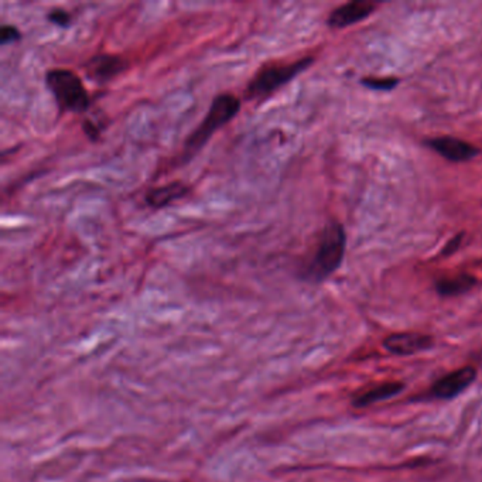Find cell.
Instances as JSON below:
<instances>
[{
    "label": "cell",
    "instance_id": "obj_1",
    "mask_svg": "<svg viewBox=\"0 0 482 482\" xmlns=\"http://www.w3.org/2000/svg\"><path fill=\"white\" fill-rule=\"evenodd\" d=\"M345 231L338 222H330L323 229L315 251L300 269V277L308 283H321L342 263L345 255Z\"/></svg>",
    "mask_w": 482,
    "mask_h": 482
},
{
    "label": "cell",
    "instance_id": "obj_2",
    "mask_svg": "<svg viewBox=\"0 0 482 482\" xmlns=\"http://www.w3.org/2000/svg\"><path fill=\"white\" fill-rule=\"evenodd\" d=\"M241 107V100L234 94L222 92L217 95L212 100L204 119L186 139L184 150L181 155L183 163L190 162L197 153H200L210 142L212 135L224 128L227 123H229L239 114Z\"/></svg>",
    "mask_w": 482,
    "mask_h": 482
},
{
    "label": "cell",
    "instance_id": "obj_3",
    "mask_svg": "<svg viewBox=\"0 0 482 482\" xmlns=\"http://www.w3.org/2000/svg\"><path fill=\"white\" fill-rule=\"evenodd\" d=\"M46 87L60 112L84 114L91 107V97L81 77L70 68H52L46 73Z\"/></svg>",
    "mask_w": 482,
    "mask_h": 482
},
{
    "label": "cell",
    "instance_id": "obj_4",
    "mask_svg": "<svg viewBox=\"0 0 482 482\" xmlns=\"http://www.w3.org/2000/svg\"><path fill=\"white\" fill-rule=\"evenodd\" d=\"M313 61L311 57H306L291 63H269L262 66L248 83L245 98L251 101H263L269 98L299 74L306 71Z\"/></svg>",
    "mask_w": 482,
    "mask_h": 482
},
{
    "label": "cell",
    "instance_id": "obj_5",
    "mask_svg": "<svg viewBox=\"0 0 482 482\" xmlns=\"http://www.w3.org/2000/svg\"><path fill=\"white\" fill-rule=\"evenodd\" d=\"M476 369L474 366H462L451 370L437 379L428 389V394L438 400H451L469 387L476 379Z\"/></svg>",
    "mask_w": 482,
    "mask_h": 482
},
{
    "label": "cell",
    "instance_id": "obj_6",
    "mask_svg": "<svg viewBox=\"0 0 482 482\" xmlns=\"http://www.w3.org/2000/svg\"><path fill=\"white\" fill-rule=\"evenodd\" d=\"M129 68V61L114 53H100L92 56L84 64V71L90 80L97 84H107Z\"/></svg>",
    "mask_w": 482,
    "mask_h": 482
},
{
    "label": "cell",
    "instance_id": "obj_7",
    "mask_svg": "<svg viewBox=\"0 0 482 482\" xmlns=\"http://www.w3.org/2000/svg\"><path fill=\"white\" fill-rule=\"evenodd\" d=\"M434 338L423 332H394L383 339V347L393 355L409 356L433 348Z\"/></svg>",
    "mask_w": 482,
    "mask_h": 482
},
{
    "label": "cell",
    "instance_id": "obj_8",
    "mask_svg": "<svg viewBox=\"0 0 482 482\" xmlns=\"http://www.w3.org/2000/svg\"><path fill=\"white\" fill-rule=\"evenodd\" d=\"M378 6V4L366 2V0H358V2L342 5L331 12L327 25L332 29H344L352 26L370 16Z\"/></svg>",
    "mask_w": 482,
    "mask_h": 482
},
{
    "label": "cell",
    "instance_id": "obj_9",
    "mask_svg": "<svg viewBox=\"0 0 482 482\" xmlns=\"http://www.w3.org/2000/svg\"><path fill=\"white\" fill-rule=\"evenodd\" d=\"M426 145L428 149L434 150L435 153L442 156L445 160L454 162V163L468 162L479 153V150L474 145L466 143L461 139L448 138V136L430 139L426 142Z\"/></svg>",
    "mask_w": 482,
    "mask_h": 482
},
{
    "label": "cell",
    "instance_id": "obj_10",
    "mask_svg": "<svg viewBox=\"0 0 482 482\" xmlns=\"http://www.w3.org/2000/svg\"><path fill=\"white\" fill-rule=\"evenodd\" d=\"M188 194H190V187L186 183L177 180V181L147 190L145 194V201H146V205L153 210H163L171 205L173 203L187 197Z\"/></svg>",
    "mask_w": 482,
    "mask_h": 482
},
{
    "label": "cell",
    "instance_id": "obj_11",
    "mask_svg": "<svg viewBox=\"0 0 482 482\" xmlns=\"http://www.w3.org/2000/svg\"><path fill=\"white\" fill-rule=\"evenodd\" d=\"M404 389V383L400 380H386L380 382L375 386L368 387L366 390L358 393L352 399V406L362 409V407H369L378 402L390 399L396 394H399Z\"/></svg>",
    "mask_w": 482,
    "mask_h": 482
},
{
    "label": "cell",
    "instance_id": "obj_12",
    "mask_svg": "<svg viewBox=\"0 0 482 482\" xmlns=\"http://www.w3.org/2000/svg\"><path fill=\"white\" fill-rule=\"evenodd\" d=\"M476 284V279L468 273L444 276L435 282V290L442 297H452L469 291Z\"/></svg>",
    "mask_w": 482,
    "mask_h": 482
},
{
    "label": "cell",
    "instance_id": "obj_13",
    "mask_svg": "<svg viewBox=\"0 0 482 482\" xmlns=\"http://www.w3.org/2000/svg\"><path fill=\"white\" fill-rule=\"evenodd\" d=\"M47 20L53 25H56L57 28L61 29H68L73 23V16L70 12H67L63 8H54L50 11V13L47 15Z\"/></svg>",
    "mask_w": 482,
    "mask_h": 482
},
{
    "label": "cell",
    "instance_id": "obj_14",
    "mask_svg": "<svg viewBox=\"0 0 482 482\" xmlns=\"http://www.w3.org/2000/svg\"><path fill=\"white\" fill-rule=\"evenodd\" d=\"M362 84L375 91H390L397 87V78H363Z\"/></svg>",
    "mask_w": 482,
    "mask_h": 482
},
{
    "label": "cell",
    "instance_id": "obj_15",
    "mask_svg": "<svg viewBox=\"0 0 482 482\" xmlns=\"http://www.w3.org/2000/svg\"><path fill=\"white\" fill-rule=\"evenodd\" d=\"M22 40V32L13 25H4L0 30V44L8 46Z\"/></svg>",
    "mask_w": 482,
    "mask_h": 482
},
{
    "label": "cell",
    "instance_id": "obj_16",
    "mask_svg": "<svg viewBox=\"0 0 482 482\" xmlns=\"http://www.w3.org/2000/svg\"><path fill=\"white\" fill-rule=\"evenodd\" d=\"M83 131H84V133L90 138V140H92V142H95L98 138H100V135H101V128H98L92 121H90V119H87V121H84V123H83Z\"/></svg>",
    "mask_w": 482,
    "mask_h": 482
},
{
    "label": "cell",
    "instance_id": "obj_17",
    "mask_svg": "<svg viewBox=\"0 0 482 482\" xmlns=\"http://www.w3.org/2000/svg\"><path fill=\"white\" fill-rule=\"evenodd\" d=\"M461 242H462V236H461V235H459V236H455L454 239H451V241L445 245V248H444V255H451L452 252H455V251L459 248Z\"/></svg>",
    "mask_w": 482,
    "mask_h": 482
}]
</instances>
